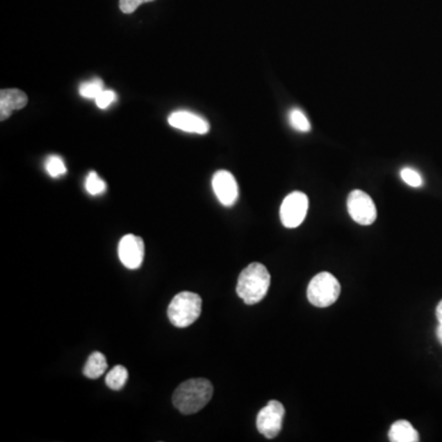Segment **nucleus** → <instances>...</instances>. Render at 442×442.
Returning <instances> with one entry per match:
<instances>
[{"label": "nucleus", "mask_w": 442, "mask_h": 442, "mask_svg": "<svg viewBox=\"0 0 442 442\" xmlns=\"http://www.w3.org/2000/svg\"><path fill=\"white\" fill-rule=\"evenodd\" d=\"M214 393L211 381L206 379H190L174 391L172 402L182 414L190 416L202 411Z\"/></svg>", "instance_id": "f257e3e1"}, {"label": "nucleus", "mask_w": 442, "mask_h": 442, "mask_svg": "<svg viewBox=\"0 0 442 442\" xmlns=\"http://www.w3.org/2000/svg\"><path fill=\"white\" fill-rule=\"evenodd\" d=\"M270 286V274L262 263H251L243 269L237 280L236 293L247 305L263 300Z\"/></svg>", "instance_id": "f03ea898"}, {"label": "nucleus", "mask_w": 442, "mask_h": 442, "mask_svg": "<svg viewBox=\"0 0 442 442\" xmlns=\"http://www.w3.org/2000/svg\"><path fill=\"white\" fill-rule=\"evenodd\" d=\"M202 313V297L192 291H182L170 302L167 316L174 326L186 328L193 325Z\"/></svg>", "instance_id": "7ed1b4c3"}, {"label": "nucleus", "mask_w": 442, "mask_h": 442, "mask_svg": "<svg viewBox=\"0 0 442 442\" xmlns=\"http://www.w3.org/2000/svg\"><path fill=\"white\" fill-rule=\"evenodd\" d=\"M341 283L333 274L322 272L311 279L307 288V299L316 307H328L338 300Z\"/></svg>", "instance_id": "20e7f679"}, {"label": "nucleus", "mask_w": 442, "mask_h": 442, "mask_svg": "<svg viewBox=\"0 0 442 442\" xmlns=\"http://www.w3.org/2000/svg\"><path fill=\"white\" fill-rule=\"evenodd\" d=\"M309 211V198L302 192H293L283 200L280 206V220L288 229L300 227Z\"/></svg>", "instance_id": "39448f33"}, {"label": "nucleus", "mask_w": 442, "mask_h": 442, "mask_svg": "<svg viewBox=\"0 0 442 442\" xmlns=\"http://www.w3.org/2000/svg\"><path fill=\"white\" fill-rule=\"evenodd\" d=\"M347 206L349 215L360 225H371L377 218V209L374 200L363 190H353L347 197Z\"/></svg>", "instance_id": "423d86ee"}, {"label": "nucleus", "mask_w": 442, "mask_h": 442, "mask_svg": "<svg viewBox=\"0 0 442 442\" xmlns=\"http://www.w3.org/2000/svg\"><path fill=\"white\" fill-rule=\"evenodd\" d=\"M284 405L278 400H270L257 416V429L267 439L279 435L284 419Z\"/></svg>", "instance_id": "0eeeda50"}, {"label": "nucleus", "mask_w": 442, "mask_h": 442, "mask_svg": "<svg viewBox=\"0 0 442 442\" xmlns=\"http://www.w3.org/2000/svg\"><path fill=\"white\" fill-rule=\"evenodd\" d=\"M145 254V246L140 237L136 235H126L121 238L118 245V256L122 264L128 269H138L142 265Z\"/></svg>", "instance_id": "6e6552de"}, {"label": "nucleus", "mask_w": 442, "mask_h": 442, "mask_svg": "<svg viewBox=\"0 0 442 442\" xmlns=\"http://www.w3.org/2000/svg\"><path fill=\"white\" fill-rule=\"evenodd\" d=\"M211 184L216 198L222 206H232L236 203L238 198V186L234 174L225 170L218 171L213 177Z\"/></svg>", "instance_id": "1a4fd4ad"}, {"label": "nucleus", "mask_w": 442, "mask_h": 442, "mask_svg": "<svg viewBox=\"0 0 442 442\" xmlns=\"http://www.w3.org/2000/svg\"><path fill=\"white\" fill-rule=\"evenodd\" d=\"M170 126L179 131L195 134H206L211 129L209 123L203 117L187 110H177L169 117Z\"/></svg>", "instance_id": "9d476101"}, {"label": "nucleus", "mask_w": 442, "mask_h": 442, "mask_svg": "<svg viewBox=\"0 0 442 442\" xmlns=\"http://www.w3.org/2000/svg\"><path fill=\"white\" fill-rule=\"evenodd\" d=\"M27 105V95L22 90H1L0 92V120L6 121L14 110H22Z\"/></svg>", "instance_id": "9b49d317"}, {"label": "nucleus", "mask_w": 442, "mask_h": 442, "mask_svg": "<svg viewBox=\"0 0 442 442\" xmlns=\"http://www.w3.org/2000/svg\"><path fill=\"white\" fill-rule=\"evenodd\" d=\"M388 437L392 442H416L420 440L418 432L407 420L395 421L391 427Z\"/></svg>", "instance_id": "f8f14e48"}, {"label": "nucleus", "mask_w": 442, "mask_h": 442, "mask_svg": "<svg viewBox=\"0 0 442 442\" xmlns=\"http://www.w3.org/2000/svg\"><path fill=\"white\" fill-rule=\"evenodd\" d=\"M107 366L108 365H107V361H106L105 355L99 353V352H95V353L90 355L88 361L85 363L83 373H84L85 376L88 379H99L102 375L105 374Z\"/></svg>", "instance_id": "ddd939ff"}, {"label": "nucleus", "mask_w": 442, "mask_h": 442, "mask_svg": "<svg viewBox=\"0 0 442 442\" xmlns=\"http://www.w3.org/2000/svg\"><path fill=\"white\" fill-rule=\"evenodd\" d=\"M126 379H128L126 368L122 365H117L106 376V384L110 387V390L120 391L124 387Z\"/></svg>", "instance_id": "4468645a"}, {"label": "nucleus", "mask_w": 442, "mask_h": 442, "mask_svg": "<svg viewBox=\"0 0 442 442\" xmlns=\"http://www.w3.org/2000/svg\"><path fill=\"white\" fill-rule=\"evenodd\" d=\"M289 122L291 126L296 129L297 132L307 133L310 132L311 123L309 118L306 117L305 113L299 108H294L290 110Z\"/></svg>", "instance_id": "2eb2a0df"}, {"label": "nucleus", "mask_w": 442, "mask_h": 442, "mask_svg": "<svg viewBox=\"0 0 442 442\" xmlns=\"http://www.w3.org/2000/svg\"><path fill=\"white\" fill-rule=\"evenodd\" d=\"M104 90H105L104 89V83L100 79H94L80 85L79 92L80 95L85 99L96 100V97L100 95Z\"/></svg>", "instance_id": "dca6fc26"}, {"label": "nucleus", "mask_w": 442, "mask_h": 442, "mask_svg": "<svg viewBox=\"0 0 442 442\" xmlns=\"http://www.w3.org/2000/svg\"><path fill=\"white\" fill-rule=\"evenodd\" d=\"M46 171H47L48 174L53 177V179H57V177H60V176H63L67 172V167H65V163H64L63 160L59 158V156H56V155H53V156H49V158L46 160Z\"/></svg>", "instance_id": "f3484780"}, {"label": "nucleus", "mask_w": 442, "mask_h": 442, "mask_svg": "<svg viewBox=\"0 0 442 442\" xmlns=\"http://www.w3.org/2000/svg\"><path fill=\"white\" fill-rule=\"evenodd\" d=\"M85 188L91 195H99L104 193L106 190V183L104 179L99 177V174L96 172H90L89 176L86 177L85 182Z\"/></svg>", "instance_id": "a211bd4d"}, {"label": "nucleus", "mask_w": 442, "mask_h": 442, "mask_svg": "<svg viewBox=\"0 0 442 442\" xmlns=\"http://www.w3.org/2000/svg\"><path fill=\"white\" fill-rule=\"evenodd\" d=\"M400 177L404 181L405 183L408 184V186H411V187H414V188H419V187H421L423 183H424L421 174H419L418 171H416V170L411 169V167L402 169V171H400Z\"/></svg>", "instance_id": "6ab92c4d"}, {"label": "nucleus", "mask_w": 442, "mask_h": 442, "mask_svg": "<svg viewBox=\"0 0 442 442\" xmlns=\"http://www.w3.org/2000/svg\"><path fill=\"white\" fill-rule=\"evenodd\" d=\"M116 100L117 95L115 91H112V90H104L100 95L96 97L95 102L99 108L106 110V108H108Z\"/></svg>", "instance_id": "aec40b11"}, {"label": "nucleus", "mask_w": 442, "mask_h": 442, "mask_svg": "<svg viewBox=\"0 0 442 442\" xmlns=\"http://www.w3.org/2000/svg\"><path fill=\"white\" fill-rule=\"evenodd\" d=\"M142 4H145V0H120V9L124 14H133Z\"/></svg>", "instance_id": "412c9836"}, {"label": "nucleus", "mask_w": 442, "mask_h": 442, "mask_svg": "<svg viewBox=\"0 0 442 442\" xmlns=\"http://www.w3.org/2000/svg\"><path fill=\"white\" fill-rule=\"evenodd\" d=\"M436 317L439 325H442V300L440 301V304L436 307Z\"/></svg>", "instance_id": "4be33fe9"}, {"label": "nucleus", "mask_w": 442, "mask_h": 442, "mask_svg": "<svg viewBox=\"0 0 442 442\" xmlns=\"http://www.w3.org/2000/svg\"><path fill=\"white\" fill-rule=\"evenodd\" d=\"M436 336L439 342L442 344V325H439V327H437Z\"/></svg>", "instance_id": "5701e85b"}, {"label": "nucleus", "mask_w": 442, "mask_h": 442, "mask_svg": "<svg viewBox=\"0 0 442 442\" xmlns=\"http://www.w3.org/2000/svg\"><path fill=\"white\" fill-rule=\"evenodd\" d=\"M150 1H154V0H145V3H150Z\"/></svg>", "instance_id": "b1692460"}]
</instances>
